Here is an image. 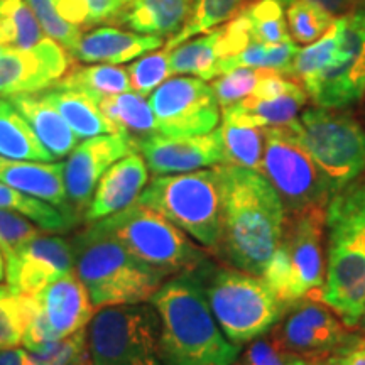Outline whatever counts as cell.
<instances>
[{
	"instance_id": "cell-1",
	"label": "cell",
	"mask_w": 365,
	"mask_h": 365,
	"mask_svg": "<svg viewBox=\"0 0 365 365\" xmlns=\"http://www.w3.org/2000/svg\"><path fill=\"white\" fill-rule=\"evenodd\" d=\"M220 181V240L217 252L240 271L262 276L286 222V208L262 173L217 164Z\"/></svg>"
},
{
	"instance_id": "cell-2",
	"label": "cell",
	"mask_w": 365,
	"mask_h": 365,
	"mask_svg": "<svg viewBox=\"0 0 365 365\" xmlns=\"http://www.w3.org/2000/svg\"><path fill=\"white\" fill-rule=\"evenodd\" d=\"M161 325L163 365H232L240 346L218 327L198 271L173 276L150 298Z\"/></svg>"
},
{
	"instance_id": "cell-3",
	"label": "cell",
	"mask_w": 365,
	"mask_h": 365,
	"mask_svg": "<svg viewBox=\"0 0 365 365\" xmlns=\"http://www.w3.org/2000/svg\"><path fill=\"white\" fill-rule=\"evenodd\" d=\"M327 271L322 301L349 328L365 309V181L355 180L328 200Z\"/></svg>"
},
{
	"instance_id": "cell-4",
	"label": "cell",
	"mask_w": 365,
	"mask_h": 365,
	"mask_svg": "<svg viewBox=\"0 0 365 365\" xmlns=\"http://www.w3.org/2000/svg\"><path fill=\"white\" fill-rule=\"evenodd\" d=\"M75 272L88 291L95 312L117 304L150 301L166 277L132 255L120 242L88 223L71 240Z\"/></svg>"
},
{
	"instance_id": "cell-5",
	"label": "cell",
	"mask_w": 365,
	"mask_h": 365,
	"mask_svg": "<svg viewBox=\"0 0 365 365\" xmlns=\"http://www.w3.org/2000/svg\"><path fill=\"white\" fill-rule=\"evenodd\" d=\"M198 276L218 327L239 346L271 331L291 308L272 293L261 276L210 264L198 269Z\"/></svg>"
},
{
	"instance_id": "cell-6",
	"label": "cell",
	"mask_w": 365,
	"mask_h": 365,
	"mask_svg": "<svg viewBox=\"0 0 365 365\" xmlns=\"http://www.w3.org/2000/svg\"><path fill=\"white\" fill-rule=\"evenodd\" d=\"M325 210L317 207L286 217L282 235L262 272V279L286 307L313 298L325 286Z\"/></svg>"
},
{
	"instance_id": "cell-7",
	"label": "cell",
	"mask_w": 365,
	"mask_h": 365,
	"mask_svg": "<svg viewBox=\"0 0 365 365\" xmlns=\"http://www.w3.org/2000/svg\"><path fill=\"white\" fill-rule=\"evenodd\" d=\"M137 203L158 212L205 249L217 252L222 228L217 168L154 176Z\"/></svg>"
},
{
	"instance_id": "cell-8",
	"label": "cell",
	"mask_w": 365,
	"mask_h": 365,
	"mask_svg": "<svg viewBox=\"0 0 365 365\" xmlns=\"http://www.w3.org/2000/svg\"><path fill=\"white\" fill-rule=\"evenodd\" d=\"M91 223L120 242L137 261L164 277L198 271L208 264L207 255L185 232L137 202L122 212Z\"/></svg>"
},
{
	"instance_id": "cell-9",
	"label": "cell",
	"mask_w": 365,
	"mask_h": 365,
	"mask_svg": "<svg viewBox=\"0 0 365 365\" xmlns=\"http://www.w3.org/2000/svg\"><path fill=\"white\" fill-rule=\"evenodd\" d=\"M313 158L331 195L365 171V129L339 108H307L284 125Z\"/></svg>"
},
{
	"instance_id": "cell-10",
	"label": "cell",
	"mask_w": 365,
	"mask_h": 365,
	"mask_svg": "<svg viewBox=\"0 0 365 365\" xmlns=\"http://www.w3.org/2000/svg\"><path fill=\"white\" fill-rule=\"evenodd\" d=\"M86 335L91 365H163L161 325L153 304L100 308Z\"/></svg>"
},
{
	"instance_id": "cell-11",
	"label": "cell",
	"mask_w": 365,
	"mask_h": 365,
	"mask_svg": "<svg viewBox=\"0 0 365 365\" xmlns=\"http://www.w3.org/2000/svg\"><path fill=\"white\" fill-rule=\"evenodd\" d=\"M264 135L266 140L259 173L277 191L287 215L327 207L331 188L303 145L286 127H266Z\"/></svg>"
},
{
	"instance_id": "cell-12",
	"label": "cell",
	"mask_w": 365,
	"mask_h": 365,
	"mask_svg": "<svg viewBox=\"0 0 365 365\" xmlns=\"http://www.w3.org/2000/svg\"><path fill=\"white\" fill-rule=\"evenodd\" d=\"M341 36L335 58L304 86L317 107L346 108L365 97V0L341 16Z\"/></svg>"
},
{
	"instance_id": "cell-13",
	"label": "cell",
	"mask_w": 365,
	"mask_h": 365,
	"mask_svg": "<svg viewBox=\"0 0 365 365\" xmlns=\"http://www.w3.org/2000/svg\"><path fill=\"white\" fill-rule=\"evenodd\" d=\"M27 298L31 317L22 345L29 352L75 335L88 327L95 314L88 291L75 271Z\"/></svg>"
},
{
	"instance_id": "cell-14",
	"label": "cell",
	"mask_w": 365,
	"mask_h": 365,
	"mask_svg": "<svg viewBox=\"0 0 365 365\" xmlns=\"http://www.w3.org/2000/svg\"><path fill=\"white\" fill-rule=\"evenodd\" d=\"M335 312L323 301L304 298L291 307V313L281 319L272 331V340L284 352L301 359L346 352L365 341L354 335Z\"/></svg>"
},
{
	"instance_id": "cell-15",
	"label": "cell",
	"mask_w": 365,
	"mask_h": 365,
	"mask_svg": "<svg viewBox=\"0 0 365 365\" xmlns=\"http://www.w3.org/2000/svg\"><path fill=\"white\" fill-rule=\"evenodd\" d=\"M163 135H202L220 124V103L212 85L196 76H176L149 95Z\"/></svg>"
},
{
	"instance_id": "cell-16",
	"label": "cell",
	"mask_w": 365,
	"mask_h": 365,
	"mask_svg": "<svg viewBox=\"0 0 365 365\" xmlns=\"http://www.w3.org/2000/svg\"><path fill=\"white\" fill-rule=\"evenodd\" d=\"M137 153L134 140L122 132L85 139L68 154L65 185L71 212L78 217L88 208L93 191L105 171L127 154Z\"/></svg>"
},
{
	"instance_id": "cell-17",
	"label": "cell",
	"mask_w": 365,
	"mask_h": 365,
	"mask_svg": "<svg viewBox=\"0 0 365 365\" xmlns=\"http://www.w3.org/2000/svg\"><path fill=\"white\" fill-rule=\"evenodd\" d=\"M135 150L154 176L180 175L225 163L220 127L202 135H163L137 140Z\"/></svg>"
},
{
	"instance_id": "cell-18",
	"label": "cell",
	"mask_w": 365,
	"mask_h": 365,
	"mask_svg": "<svg viewBox=\"0 0 365 365\" xmlns=\"http://www.w3.org/2000/svg\"><path fill=\"white\" fill-rule=\"evenodd\" d=\"M70 70V56L56 41L46 38L26 49L0 53V97L39 93L59 81Z\"/></svg>"
},
{
	"instance_id": "cell-19",
	"label": "cell",
	"mask_w": 365,
	"mask_h": 365,
	"mask_svg": "<svg viewBox=\"0 0 365 365\" xmlns=\"http://www.w3.org/2000/svg\"><path fill=\"white\" fill-rule=\"evenodd\" d=\"M75 271L71 242L43 232L6 259V281L19 294H36Z\"/></svg>"
},
{
	"instance_id": "cell-20",
	"label": "cell",
	"mask_w": 365,
	"mask_h": 365,
	"mask_svg": "<svg viewBox=\"0 0 365 365\" xmlns=\"http://www.w3.org/2000/svg\"><path fill=\"white\" fill-rule=\"evenodd\" d=\"M308 100L303 86L284 75L266 70L252 93L242 102L230 105L259 127H284L299 115Z\"/></svg>"
},
{
	"instance_id": "cell-21",
	"label": "cell",
	"mask_w": 365,
	"mask_h": 365,
	"mask_svg": "<svg viewBox=\"0 0 365 365\" xmlns=\"http://www.w3.org/2000/svg\"><path fill=\"white\" fill-rule=\"evenodd\" d=\"M149 168L139 153H130L113 163L100 178L91 196L85 220L91 223L134 205L149 182Z\"/></svg>"
},
{
	"instance_id": "cell-22",
	"label": "cell",
	"mask_w": 365,
	"mask_h": 365,
	"mask_svg": "<svg viewBox=\"0 0 365 365\" xmlns=\"http://www.w3.org/2000/svg\"><path fill=\"white\" fill-rule=\"evenodd\" d=\"M0 181L27 196L54 205L73 218H78L71 212L68 202L63 163L19 161L0 156Z\"/></svg>"
},
{
	"instance_id": "cell-23",
	"label": "cell",
	"mask_w": 365,
	"mask_h": 365,
	"mask_svg": "<svg viewBox=\"0 0 365 365\" xmlns=\"http://www.w3.org/2000/svg\"><path fill=\"white\" fill-rule=\"evenodd\" d=\"M163 46L159 36L137 34L132 31H122L115 27H98L81 36V39L71 54L78 61L97 65H122L140 58L143 54L156 51Z\"/></svg>"
},
{
	"instance_id": "cell-24",
	"label": "cell",
	"mask_w": 365,
	"mask_h": 365,
	"mask_svg": "<svg viewBox=\"0 0 365 365\" xmlns=\"http://www.w3.org/2000/svg\"><path fill=\"white\" fill-rule=\"evenodd\" d=\"M191 0H130L113 19L137 34L175 36L190 19Z\"/></svg>"
},
{
	"instance_id": "cell-25",
	"label": "cell",
	"mask_w": 365,
	"mask_h": 365,
	"mask_svg": "<svg viewBox=\"0 0 365 365\" xmlns=\"http://www.w3.org/2000/svg\"><path fill=\"white\" fill-rule=\"evenodd\" d=\"M16 110L33 127L36 135L43 143L49 154L56 159L66 158L78 144V137L66 124L56 108L46 102L39 93H21L7 97Z\"/></svg>"
},
{
	"instance_id": "cell-26",
	"label": "cell",
	"mask_w": 365,
	"mask_h": 365,
	"mask_svg": "<svg viewBox=\"0 0 365 365\" xmlns=\"http://www.w3.org/2000/svg\"><path fill=\"white\" fill-rule=\"evenodd\" d=\"M39 95L61 113L78 139L117 132L115 127L100 112L98 103L78 90L54 83L49 88L39 91Z\"/></svg>"
},
{
	"instance_id": "cell-27",
	"label": "cell",
	"mask_w": 365,
	"mask_h": 365,
	"mask_svg": "<svg viewBox=\"0 0 365 365\" xmlns=\"http://www.w3.org/2000/svg\"><path fill=\"white\" fill-rule=\"evenodd\" d=\"M222 140L225 163L232 166L259 171L264 154V127L255 125L235 108L225 107L222 110Z\"/></svg>"
},
{
	"instance_id": "cell-28",
	"label": "cell",
	"mask_w": 365,
	"mask_h": 365,
	"mask_svg": "<svg viewBox=\"0 0 365 365\" xmlns=\"http://www.w3.org/2000/svg\"><path fill=\"white\" fill-rule=\"evenodd\" d=\"M0 156L19 161H54L33 127L7 97L0 98Z\"/></svg>"
},
{
	"instance_id": "cell-29",
	"label": "cell",
	"mask_w": 365,
	"mask_h": 365,
	"mask_svg": "<svg viewBox=\"0 0 365 365\" xmlns=\"http://www.w3.org/2000/svg\"><path fill=\"white\" fill-rule=\"evenodd\" d=\"M98 107L115 130L129 135L134 144L158 132L156 117L149 100L134 90L100 100Z\"/></svg>"
},
{
	"instance_id": "cell-30",
	"label": "cell",
	"mask_w": 365,
	"mask_h": 365,
	"mask_svg": "<svg viewBox=\"0 0 365 365\" xmlns=\"http://www.w3.org/2000/svg\"><path fill=\"white\" fill-rule=\"evenodd\" d=\"M218 38L220 27L202 38L190 39L176 46L170 51L171 75H190L205 81L215 80L218 76Z\"/></svg>"
},
{
	"instance_id": "cell-31",
	"label": "cell",
	"mask_w": 365,
	"mask_h": 365,
	"mask_svg": "<svg viewBox=\"0 0 365 365\" xmlns=\"http://www.w3.org/2000/svg\"><path fill=\"white\" fill-rule=\"evenodd\" d=\"M56 85L78 90L81 93L88 95L97 103L100 100L112 97V95L132 90L127 70L117 65H105V63L75 68V70L66 73L61 80L56 81Z\"/></svg>"
},
{
	"instance_id": "cell-32",
	"label": "cell",
	"mask_w": 365,
	"mask_h": 365,
	"mask_svg": "<svg viewBox=\"0 0 365 365\" xmlns=\"http://www.w3.org/2000/svg\"><path fill=\"white\" fill-rule=\"evenodd\" d=\"M43 39L46 34L26 0H0V46L26 49Z\"/></svg>"
},
{
	"instance_id": "cell-33",
	"label": "cell",
	"mask_w": 365,
	"mask_h": 365,
	"mask_svg": "<svg viewBox=\"0 0 365 365\" xmlns=\"http://www.w3.org/2000/svg\"><path fill=\"white\" fill-rule=\"evenodd\" d=\"M299 48L293 41L281 44H264L250 43L247 48L242 49L235 56L223 58L218 61V76L234 68H255V70H269L289 75L291 65Z\"/></svg>"
},
{
	"instance_id": "cell-34",
	"label": "cell",
	"mask_w": 365,
	"mask_h": 365,
	"mask_svg": "<svg viewBox=\"0 0 365 365\" xmlns=\"http://www.w3.org/2000/svg\"><path fill=\"white\" fill-rule=\"evenodd\" d=\"M244 4L245 0H198L191 11L190 19L186 21L180 33H176L168 41L164 49L171 51L176 46L186 43L196 36L212 33L223 22L234 19L244 7Z\"/></svg>"
},
{
	"instance_id": "cell-35",
	"label": "cell",
	"mask_w": 365,
	"mask_h": 365,
	"mask_svg": "<svg viewBox=\"0 0 365 365\" xmlns=\"http://www.w3.org/2000/svg\"><path fill=\"white\" fill-rule=\"evenodd\" d=\"M0 208L21 213L48 232H65L76 222V218L68 215L54 205L21 193L2 181H0Z\"/></svg>"
},
{
	"instance_id": "cell-36",
	"label": "cell",
	"mask_w": 365,
	"mask_h": 365,
	"mask_svg": "<svg viewBox=\"0 0 365 365\" xmlns=\"http://www.w3.org/2000/svg\"><path fill=\"white\" fill-rule=\"evenodd\" d=\"M341 16L336 17L322 38L314 41V43L308 44L307 48L299 49L298 54L294 56L293 65H291L289 75L298 78L303 86L312 83L317 76L325 68L330 65L335 58L336 48H339L340 36H341Z\"/></svg>"
},
{
	"instance_id": "cell-37",
	"label": "cell",
	"mask_w": 365,
	"mask_h": 365,
	"mask_svg": "<svg viewBox=\"0 0 365 365\" xmlns=\"http://www.w3.org/2000/svg\"><path fill=\"white\" fill-rule=\"evenodd\" d=\"M254 43L281 44L293 41L279 0H257L240 12Z\"/></svg>"
},
{
	"instance_id": "cell-38",
	"label": "cell",
	"mask_w": 365,
	"mask_h": 365,
	"mask_svg": "<svg viewBox=\"0 0 365 365\" xmlns=\"http://www.w3.org/2000/svg\"><path fill=\"white\" fill-rule=\"evenodd\" d=\"M29 317V298L0 284V350L22 345Z\"/></svg>"
},
{
	"instance_id": "cell-39",
	"label": "cell",
	"mask_w": 365,
	"mask_h": 365,
	"mask_svg": "<svg viewBox=\"0 0 365 365\" xmlns=\"http://www.w3.org/2000/svg\"><path fill=\"white\" fill-rule=\"evenodd\" d=\"M286 17L291 38L298 41L299 44L314 43L330 29L333 21L336 19L323 7L312 2H303V0L289 4Z\"/></svg>"
},
{
	"instance_id": "cell-40",
	"label": "cell",
	"mask_w": 365,
	"mask_h": 365,
	"mask_svg": "<svg viewBox=\"0 0 365 365\" xmlns=\"http://www.w3.org/2000/svg\"><path fill=\"white\" fill-rule=\"evenodd\" d=\"M29 354L31 365H91L86 328Z\"/></svg>"
},
{
	"instance_id": "cell-41",
	"label": "cell",
	"mask_w": 365,
	"mask_h": 365,
	"mask_svg": "<svg viewBox=\"0 0 365 365\" xmlns=\"http://www.w3.org/2000/svg\"><path fill=\"white\" fill-rule=\"evenodd\" d=\"M26 2L34 12L46 38L56 41L71 54L83 34L78 27L73 26L61 16L58 9V0H26Z\"/></svg>"
},
{
	"instance_id": "cell-42",
	"label": "cell",
	"mask_w": 365,
	"mask_h": 365,
	"mask_svg": "<svg viewBox=\"0 0 365 365\" xmlns=\"http://www.w3.org/2000/svg\"><path fill=\"white\" fill-rule=\"evenodd\" d=\"M127 73H129L132 90L149 97L159 85H163L171 76L170 51L163 49L153 54H143L127 68Z\"/></svg>"
},
{
	"instance_id": "cell-43",
	"label": "cell",
	"mask_w": 365,
	"mask_h": 365,
	"mask_svg": "<svg viewBox=\"0 0 365 365\" xmlns=\"http://www.w3.org/2000/svg\"><path fill=\"white\" fill-rule=\"evenodd\" d=\"M266 70H255V68H234V70L217 76L212 88L215 91L218 103L222 108L230 107L242 102L252 93L257 81L261 80Z\"/></svg>"
},
{
	"instance_id": "cell-44",
	"label": "cell",
	"mask_w": 365,
	"mask_h": 365,
	"mask_svg": "<svg viewBox=\"0 0 365 365\" xmlns=\"http://www.w3.org/2000/svg\"><path fill=\"white\" fill-rule=\"evenodd\" d=\"M120 7V0H58L61 16L76 27L100 24L112 19Z\"/></svg>"
},
{
	"instance_id": "cell-45",
	"label": "cell",
	"mask_w": 365,
	"mask_h": 365,
	"mask_svg": "<svg viewBox=\"0 0 365 365\" xmlns=\"http://www.w3.org/2000/svg\"><path fill=\"white\" fill-rule=\"evenodd\" d=\"M41 234L39 227L29 218L12 210L0 208V250L4 259L19 250Z\"/></svg>"
},
{
	"instance_id": "cell-46",
	"label": "cell",
	"mask_w": 365,
	"mask_h": 365,
	"mask_svg": "<svg viewBox=\"0 0 365 365\" xmlns=\"http://www.w3.org/2000/svg\"><path fill=\"white\" fill-rule=\"evenodd\" d=\"M296 355L284 352L272 339H257L244 355V365H294Z\"/></svg>"
},
{
	"instance_id": "cell-47",
	"label": "cell",
	"mask_w": 365,
	"mask_h": 365,
	"mask_svg": "<svg viewBox=\"0 0 365 365\" xmlns=\"http://www.w3.org/2000/svg\"><path fill=\"white\" fill-rule=\"evenodd\" d=\"M279 2L284 4H293V2H299V0H279ZM303 2H312L317 4V6L323 7L325 11H328L333 16H339V14H346L352 9L359 0H303Z\"/></svg>"
},
{
	"instance_id": "cell-48",
	"label": "cell",
	"mask_w": 365,
	"mask_h": 365,
	"mask_svg": "<svg viewBox=\"0 0 365 365\" xmlns=\"http://www.w3.org/2000/svg\"><path fill=\"white\" fill-rule=\"evenodd\" d=\"M0 365H31L29 350L19 346L0 350Z\"/></svg>"
},
{
	"instance_id": "cell-49",
	"label": "cell",
	"mask_w": 365,
	"mask_h": 365,
	"mask_svg": "<svg viewBox=\"0 0 365 365\" xmlns=\"http://www.w3.org/2000/svg\"><path fill=\"white\" fill-rule=\"evenodd\" d=\"M345 365H365V341L344 352Z\"/></svg>"
},
{
	"instance_id": "cell-50",
	"label": "cell",
	"mask_w": 365,
	"mask_h": 365,
	"mask_svg": "<svg viewBox=\"0 0 365 365\" xmlns=\"http://www.w3.org/2000/svg\"><path fill=\"white\" fill-rule=\"evenodd\" d=\"M308 365H345L344 352H336V354H330V355H323V357L312 359L308 362Z\"/></svg>"
},
{
	"instance_id": "cell-51",
	"label": "cell",
	"mask_w": 365,
	"mask_h": 365,
	"mask_svg": "<svg viewBox=\"0 0 365 365\" xmlns=\"http://www.w3.org/2000/svg\"><path fill=\"white\" fill-rule=\"evenodd\" d=\"M6 277V259H4L2 250H0V282Z\"/></svg>"
},
{
	"instance_id": "cell-52",
	"label": "cell",
	"mask_w": 365,
	"mask_h": 365,
	"mask_svg": "<svg viewBox=\"0 0 365 365\" xmlns=\"http://www.w3.org/2000/svg\"><path fill=\"white\" fill-rule=\"evenodd\" d=\"M357 328H360V330H362L364 335H365V309H364V314H362V318H360V323H359Z\"/></svg>"
},
{
	"instance_id": "cell-53",
	"label": "cell",
	"mask_w": 365,
	"mask_h": 365,
	"mask_svg": "<svg viewBox=\"0 0 365 365\" xmlns=\"http://www.w3.org/2000/svg\"><path fill=\"white\" fill-rule=\"evenodd\" d=\"M294 365H308V362L304 359H301V357H298L296 359V364Z\"/></svg>"
},
{
	"instance_id": "cell-54",
	"label": "cell",
	"mask_w": 365,
	"mask_h": 365,
	"mask_svg": "<svg viewBox=\"0 0 365 365\" xmlns=\"http://www.w3.org/2000/svg\"><path fill=\"white\" fill-rule=\"evenodd\" d=\"M122 2V6H124V4H127V2H130V0H120Z\"/></svg>"
},
{
	"instance_id": "cell-55",
	"label": "cell",
	"mask_w": 365,
	"mask_h": 365,
	"mask_svg": "<svg viewBox=\"0 0 365 365\" xmlns=\"http://www.w3.org/2000/svg\"><path fill=\"white\" fill-rule=\"evenodd\" d=\"M4 49H6V48H4V46H0V53H2V51H4Z\"/></svg>"
}]
</instances>
